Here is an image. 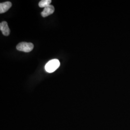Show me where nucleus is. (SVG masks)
Listing matches in <instances>:
<instances>
[{
	"instance_id": "nucleus-1",
	"label": "nucleus",
	"mask_w": 130,
	"mask_h": 130,
	"mask_svg": "<svg viewBox=\"0 0 130 130\" xmlns=\"http://www.w3.org/2000/svg\"><path fill=\"white\" fill-rule=\"evenodd\" d=\"M60 66V63L58 59H52L47 63L45 66V70L48 73H52L56 71Z\"/></svg>"
},
{
	"instance_id": "nucleus-2",
	"label": "nucleus",
	"mask_w": 130,
	"mask_h": 130,
	"mask_svg": "<svg viewBox=\"0 0 130 130\" xmlns=\"http://www.w3.org/2000/svg\"><path fill=\"white\" fill-rule=\"evenodd\" d=\"M34 48V45L30 42H22L18 44L17 46V49L20 51L28 53L31 51Z\"/></svg>"
},
{
	"instance_id": "nucleus-3",
	"label": "nucleus",
	"mask_w": 130,
	"mask_h": 130,
	"mask_svg": "<svg viewBox=\"0 0 130 130\" xmlns=\"http://www.w3.org/2000/svg\"><path fill=\"white\" fill-rule=\"evenodd\" d=\"M54 11H55V8L54 6L50 5L44 8V9L41 13V15L42 17L45 18L47 16L53 14Z\"/></svg>"
},
{
	"instance_id": "nucleus-4",
	"label": "nucleus",
	"mask_w": 130,
	"mask_h": 130,
	"mask_svg": "<svg viewBox=\"0 0 130 130\" xmlns=\"http://www.w3.org/2000/svg\"><path fill=\"white\" fill-rule=\"evenodd\" d=\"M0 29L2 31L3 35L6 36H8L10 33V30L6 21H3L1 23Z\"/></svg>"
},
{
	"instance_id": "nucleus-5",
	"label": "nucleus",
	"mask_w": 130,
	"mask_h": 130,
	"mask_svg": "<svg viewBox=\"0 0 130 130\" xmlns=\"http://www.w3.org/2000/svg\"><path fill=\"white\" fill-rule=\"evenodd\" d=\"M12 6V3L10 2H6L0 4V13L3 14L7 12Z\"/></svg>"
},
{
	"instance_id": "nucleus-6",
	"label": "nucleus",
	"mask_w": 130,
	"mask_h": 130,
	"mask_svg": "<svg viewBox=\"0 0 130 130\" xmlns=\"http://www.w3.org/2000/svg\"><path fill=\"white\" fill-rule=\"evenodd\" d=\"M51 2V0H42L39 2V6L41 8H45L50 5Z\"/></svg>"
}]
</instances>
